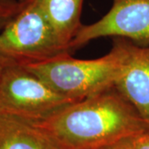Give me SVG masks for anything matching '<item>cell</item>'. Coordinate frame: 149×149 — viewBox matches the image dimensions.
Wrapping results in <instances>:
<instances>
[{"label":"cell","instance_id":"obj_6","mask_svg":"<svg viewBox=\"0 0 149 149\" xmlns=\"http://www.w3.org/2000/svg\"><path fill=\"white\" fill-rule=\"evenodd\" d=\"M114 88L149 125V46L141 47L129 41Z\"/></svg>","mask_w":149,"mask_h":149},{"label":"cell","instance_id":"obj_5","mask_svg":"<svg viewBox=\"0 0 149 149\" xmlns=\"http://www.w3.org/2000/svg\"><path fill=\"white\" fill-rule=\"evenodd\" d=\"M106 37L149 46V0H112L106 14L91 24H83L70 46L74 52L93 40Z\"/></svg>","mask_w":149,"mask_h":149},{"label":"cell","instance_id":"obj_7","mask_svg":"<svg viewBox=\"0 0 149 149\" xmlns=\"http://www.w3.org/2000/svg\"><path fill=\"white\" fill-rule=\"evenodd\" d=\"M0 149H63L43 128L0 113Z\"/></svg>","mask_w":149,"mask_h":149},{"label":"cell","instance_id":"obj_9","mask_svg":"<svg viewBox=\"0 0 149 149\" xmlns=\"http://www.w3.org/2000/svg\"><path fill=\"white\" fill-rule=\"evenodd\" d=\"M21 7L20 0H0V33L17 14Z\"/></svg>","mask_w":149,"mask_h":149},{"label":"cell","instance_id":"obj_11","mask_svg":"<svg viewBox=\"0 0 149 149\" xmlns=\"http://www.w3.org/2000/svg\"><path fill=\"white\" fill-rule=\"evenodd\" d=\"M132 137L119 139L116 142L109 145H107L100 149H134L132 142Z\"/></svg>","mask_w":149,"mask_h":149},{"label":"cell","instance_id":"obj_10","mask_svg":"<svg viewBox=\"0 0 149 149\" xmlns=\"http://www.w3.org/2000/svg\"><path fill=\"white\" fill-rule=\"evenodd\" d=\"M133 148L149 149V129L132 137Z\"/></svg>","mask_w":149,"mask_h":149},{"label":"cell","instance_id":"obj_8","mask_svg":"<svg viewBox=\"0 0 149 149\" xmlns=\"http://www.w3.org/2000/svg\"><path fill=\"white\" fill-rule=\"evenodd\" d=\"M37 2L60 39L71 48L70 44L83 25L81 13L84 0H37Z\"/></svg>","mask_w":149,"mask_h":149},{"label":"cell","instance_id":"obj_2","mask_svg":"<svg viewBox=\"0 0 149 149\" xmlns=\"http://www.w3.org/2000/svg\"><path fill=\"white\" fill-rule=\"evenodd\" d=\"M128 43L127 39L115 37L109 52L95 59H76L66 54L21 65L60 94L80 100L114 88L128 54Z\"/></svg>","mask_w":149,"mask_h":149},{"label":"cell","instance_id":"obj_3","mask_svg":"<svg viewBox=\"0 0 149 149\" xmlns=\"http://www.w3.org/2000/svg\"><path fill=\"white\" fill-rule=\"evenodd\" d=\"M20 1V11L0 33V57L11 64L26 65L71 54L37 0Z\"/></svg>","mask_w":149,"mask_h":149},{"label":"cell","instance_id":"obj_12","mask_svg":"<svg viewBox=\"0 0 149 149\" xmlns=\"http://www.w3.org/2000/svg\"><path fill=\"white\" fill-rule=\"evenodd\" d=\"M10 64L11 63L9 62V61H6L5 59L0 57V79H1L2 74H3V70H4V69H5L6 66Z\"/></svg>","mask_w":149,"mask_h":149},{"label":"cell","instance_id":"obj_1","mask_svg":"<svg viewBox=\"0 0 149 149\" xmlns=\"http://www.w3.org/2000/svg\"><path fill=\"white\" fill-rule=\"evenodd\" d=\"M32 123L63 149H100L149 129L115 88L74 102L42 121Z\"/></svg>","mask_w":149,"mask_h":149},{"label":"cell","instance_id":"obj_4","mask_svg":"<svg viewBox=\"0 0 149 149\" xmlns=\"http://www.w3.org/2000/svg\"><path fill=\"white\" fill-rule=\"evenodd\" d=\"M77 101L58 93L21 65H7L0 79L2 113L40 122Z\"/></svg>","mask_w":149,"mask_h":149}]
</instances>
